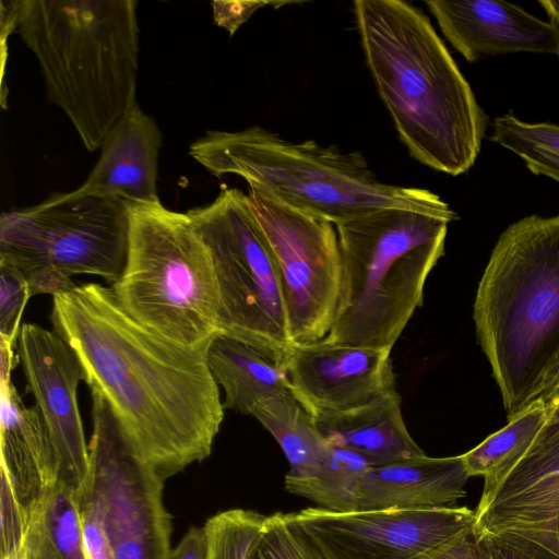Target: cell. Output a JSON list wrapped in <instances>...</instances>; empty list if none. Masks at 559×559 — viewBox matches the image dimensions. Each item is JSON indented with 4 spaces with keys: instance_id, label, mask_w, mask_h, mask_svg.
Returning a JSON list of instances; mask_svg holds the SVG:
<instances>
[{
    "instance_id": "33",
    "label": "cell",
    "mask_w": 559,
    "mask_h": 559,
    "mask_svg": "<svg viewBox=\"0 0 559 559\" xmlns=\"http://www.w3.org/2000/svg\"><path fill=\"white\" fill-rule=\"evenodd\" d=\"M0 559H25L23 537L26 516L7 483L0 486Z\"/></svg>"
},
{
    "instance_id": "36",
    "label": "cell",
    "mask_w": 559,
    "mask_h": 559,
    "mask_svg": "<svg viewBox=\"0 0 559 559\" xmlns=\"http://www.w3.org/2000/svg\"><path fill=\"white\" fill-rule=\"evenodd\" d=\"M209 540L204 526H191L167 559H207Z\"/></svg>"
},
{
    "instance_id": "2",
    "label": "cell",
    "mask_w": 559,
    "mask_h": 559,
    "mask_svg": "<svg viewBox=\"0 0 559 559\" xmlns=\"http://www.w3.org/2000/svg\"><path fill=\"white\" fill-rule=\"evenodd\" d=\"M366 63L412 157L450 176L479 155L487 116L428 16L403 0H356Z\"/></svg>"
},
{
    "instance_id": "12",
    "label": "cell",
    "mask_w": 559,
    "mask_h": 559,
    "mask_svg": "<svg viewBox=\"0 0 559 559\" xmlns=\"http://www.w3.org/2000/svg\"><path fill=\"white\" fill-rule=\"evenodd\" d=\"M325 559H411L475 527L466 507L289 513Z\"/></svg>"
},
{
    "instance_id": "11",
    "label": "cell",
    "mask_w": 559,
    "mask_h": 559,
    "mask_svg": "<svg viewBox=\"0 0 559 559\" xmlns=\"http://www.w3.org/2000/svg\"><path fill=\"white\" fill-rule=\"evenodd\" d=\"M92 396L85 483L102 509L114 559H167L173 532L165 481L131 448L107 403Z\"/></svg>"
},
{
    "instance_id": "14",
    "label": "cell",
    "mask_w": 559,
    "mask_h": 559,
    "mask_svg": "<svg viewBox=\"0 0 559 559\" xmlns=\"http://www.w3.org/2000/svg\"><path fill=\"white\" fill-rule=\"evenodd\" d=\"M391 349L326 338L292 344L290 391L313 417L362 406L395 389Z\"/></svg>"
},
{
    "instance_id": "38",
    "label": "cell",
    "mask_w": 559,
    "mask_h": 559,
    "mask_svg": "<svg viewBox=\"0 0 559 559\" xmlns=\"http://www.w3.org/2000/svg\"><path fill=\"white\" fill-rule=\"evenodd\" d=\"M538 3L549 16L550 23L559 27V0H540Z\"/></svg>"
},
{
    "instance_id": "34",
    "label": "cell",
    "mask_w": 559,
    "mask_h": 559,
    "mask_svg": "<svg viewBox=\"0 0 559 559\" xmlns=\"http://www.w3.org/2000/svg\"><path fill=\"white\" fill-rule=\"evenodd\" d=\"M290 1H213V19L216 25L233 36L259 9L266 5L280 8Z\"/></svg>"
},
{
    "instance_id": "37",
    "label": "cell",
    "mask_w": 559,
    "mask_h": 559,
    "mask_svg": "<svg viewBox=\"0 0 559 559\" xmlns=\"http://www.w3.org/2000/svg\"><path fill=\"white\" fill-rule=\"evenodd\" d=\"M559 397V358L555 362V365L547 372L546 377L543 380L540 390L534 400V402H539L545 406L551 404L555 400ZM533 402V403H534ZM531 405V404H530Z\"/></svg>"
},
{
    "instance_id": "19",
    "label": "cell",
    "mask_w": 559,
    "mask_h": 559,
    "mask_svg": "<svg viewBox=\"0 0 559 559\" xmlns=\"http://www.w3.org/2000/svg\"><path fill=\"white\" fill-rule=\"evenodd\" d=\"M289 346L218 333L206 357L212 376L224 391L223 406L250 415L260 402L290 391Z\"/></svg>"
},
{
    "instance_id": "3",
    "label": "cell",
    "mask_w": 559,
    "mask_h": 559,
    "mask_svg": "<svg viewBox=\"0 0 559 559\" xmlns=\"http://www.w3.org/2000/svg\"><path fill=\"white\" fill-rule=\"evenodd\" d=\"M135 0H20L16 31L88 152L136 103Z\"/></svg>"
},
{
    "instance_id": "32",
    "label": "cell",
    "mask_w": 559,
    "mask_h": 559,
    "mask_svg": "<svg viewBox=\"0 0 559 559\" xmlns=\"http://www.w3.org/2000/svg\"><path fill=\"white\" fill-rule=\"evenodd\" d=\"M86 559H114L100 506L88 484L75 491Z\"/></svg>"
},
{
    "instance_id": "17",
    "label": "cell",
    "mask_w": 559,
    "mask_h": 559,
    "mask_svg": "<svg viewBox=\"0 0 559 559\" xmlns=\"http://www.w3.org/2000/svg\"><path fill=\"white\" fill-rule=\"evenodd\" d=\"M469 477L462 455L424 454L369 467L358 490L356 511L450 507L466 495L464 487Z\"/></svg>"
},
{
    "instance_id": "8",
    "label": "cell",
    "mask_w": 559,
    "mask_h": 559,
    "mask_svg": "<svg viewBox=\"0 0 559 559\" xmlns=\"http://www.w3.org/2000/svg\"><path fill=\"white\" fill-rule=\"evenodd\" d=\"M129 228L121 199L56 193L1 214L0 261L23 272L29 297L71 290L80 274L112 285L126 267Z\"/></svg>"
},
{
    "instance_id": "28",
    "label": "cell",
    "mask_w": 559,
    "mask_h": 559,
    "mask_svg": "<svg viewBox=\"0 0 559 559\" xmlns=\"http://www.w3.org/2000/svg\"><path fill=\"white\" fill-rule=\"evenodd\" d=\"M266 515L246 509H230L211 516L205 523L207 559H248L250 548Z\"/></svg>"
},
{
    "instance_id": "23",
    "label": "cell",
    "mask_w": 559,
    "mask_h": 559,
    "mask_svg": "<svg viewBox=\"0 0 559 559\" xmlns=\"http://www.w3.org/2000/svg\"><path fill=\"white\" fill-rule=\"evenodd\" d=\"M547 423V407L534 402L508 419V424L462 454L468 475L484 477L478 506L486 503L502 480L526 453Z\"/></svg>"
},
{
    "instance_id": "30",
    "label": "cell",
    "mask_w": 559,
    "mask_h": 559,
    "mask_svg": "<svg viewBox=\"0 0 559 559\" xmlns=\"http://www.w3.org/2000/svg\"><path fill=\"white\" fill-rule=\"evenodd\" d=\"M477 535L487 559H559V542L539 532L502 530Z\"/></svg>"
},
{
    "instance_id": "29",
    "label": "cell",
    "mask_w": 559,
    "mask_h": 559,
    "mask_svg": "<svg viewBox=\"0 0 559 559\" xmlns=\"http://www.w3.org/2000/svg\"><path fill=\"white\" fill-rule=\"evenodd\" d=\"M248 559H325L289 513H274L254 539Z\"/></svg>"
},
{
    "instance_id": "4",
    "label": "cell",
    "mask_w": 559,
    "mask_h": 559,
    "mask_svg": "<svg viewBox=\"0 0 559 559\" xmlns=\"http://www.w3.org/2000/svg\"><path fill=\"white\" fill-rule=\"evenodd\" d=\"M473 319L511 419L534 402L559 358V215H530L500 235Z\"/></svg>"
},
{
    "instance_id": "1",
    "label": "cell",
    "mask_w": 559,
    "mask_h": 559,
    "mask_svg": "<svg viewBox=\"0 0 559 559\" xmlns=\"http://www.w3.org/2000/svg\"><path fill=\"white\" fill-rule=\"evenodd\" d=\"M51 323L76 354L90 391L164 481L210 456L224 406L209 345H181L146 329L97 283L52 297Z\"/></svg>"
},
{
    "instance_id": "20",
    "label": "cell",
    "mask_w": 559,
    "mask_h": 559,
    "mask_svg": "<svg viewBox=\"0 0 559 559\" xmlns=\"http://www.w3.org/2000/svg\"><path fill=\"white\" fill-rule=\"evenodd\" d=\"M401 403L394 389L362 406L319 415L316 425L329 444L360 455L370 467L421 456L425 453L406 428Z\"/></svg>"
},
{
    "instance_id": "16",
    "label": "cell",
    "mask_w": 559,
    "mask_h": 559,
    "mask_svg": "<svg viewBox=\"0 0 559 559\" xmlns=\"http://www.w3.org/2000/svg\"><path fill=\"white\" fill-rule=\"evenodd\" d=\"M162 144L156 121L135 105L108 132L95 166L70 193L133 203L160 201L157 181Z\"/></svg>"
},
{
    "instance_id": "9",
    "label": "cell",
    "mask_w": 559,
    "mask_h": 559,
    "mask_svg": "<svg viewBox=\"0 0 559 559\" xmlns=\"http://www.w3.org/2000/svg\"><path fill=\"white\" fill-rule=\"evenodd\" d=\"M187 214L212 258L222 332L290 346L277 269L247 193L224 188L210 204Z\"/></svg>"
},
{
    "instance_id": "31",
    "label": "cell",
    "mask_w": 559,
    "mask_h": 559,
    "mask_svg": "<svg viewBox=\"0 0 559 559\" xmlns=\"http://www.w3.org/2000/svg\"><path fill=\"white\" fill-rule=\"evenodd\" d=\"M28 284L22 271L0 261V343L15 348L20 321L29 299Z\"/></svg>"
},
{
    "instance_id": "27",
    "label": "cell",
    "mask_w": 559,
    "mask_h": 559,
    "mask_svg": "<svg viewBox=\"0 0 559 559\" xmlns=\"http://www.w3.org/2000/svg\"><path fill=\"white\" fill-rule=\"evenodd\" d=\"M475 531H534L559 542V486L526 502L476 513Z\"/></svg>"
},
{
    "instance_id": "21",
    "label": "cell",
    "mask_w": 559,
    "mask_h": 559,
    "mask_svg": "<svg viewBox=\"0 0 559 559\" xmlns=\"http://www.w3.org/2000/svg\"><path fill=\"white\" fill-rule=\"evenodd\" d=\"M250 416L280 444L290 466L287 476L309 477L321 467L330 444L319 432L314 417L292 391L260 402Z\"/></svg>"
},
{
    "instance_id": "24",
    "label": "cell",
    "mask_w": 559,
    "mask_h": 559,
    "mask_svg": "<svg viewBox=\"0 0 559 559\" xmlns=\"http://www.w3.org/2000/svg\"><path fill=\"white\" fill-rule=\"evenodd\" d=\"M559 486V421L546 423L490 499L475 512L522 503Z\"/></svg>"
},
{
    "instance_id": "7",
    "label": "cell",
    "mask_w": 559,
    "mask_h": 559,
    "mask_svg": "<svg viewBox=\"0 0 559 559\" xmlns=\"http://www.w3.org/2000/svg\"><path fill=\"white\" fill-rule=\"evenodd\" d=\"M126 267L110 288L121 308L146 329L181 345L203 347L222 333L210 251L186 213L160 201L127 202Z\"/></svg>"
},
{
    "instance_id": "15",
    "label": "cell",
    "mask_w": 559,
    "mask_h": 559,
    "mask_svg": "<svg viewBox=\"0 0 559 559\" xmlns=\"http://www.w3.org/2000/svg\"><path fill=\"white\" fill-rule=\"evenodd\" d=\"M450 44L468 61L518 52L558 53L559 27L499 0L425 1Z\"/></svg>"
},
{
    "instance_id": "39",
    "label": "cell",
    "mask_w": 559,
    "mask_h": 559,
    "mask_svg": "<svg viewBox=\"0 0 559 559\" xmlns=\"http://www.w3.org/2000/svg\"><path fill=\"white\" fill-rule=\"evenodd\" d=\"M547 423L559 421V397L547 405Z\"/></svg>"
},
{
    "instance_id": "22",
    "label": "cell",
    "mask_w": 559,
    "mask_h": 559,
    "mask_svg": "<svg viewBox=\"0 0 559 559\" xmlns=\"http://www.w3.org/2000/svg\"><path fill=\"white\" fill-rule=\"evenodd\" d=\"M25 559H86L75 491L56 481L26 515Z\"/></svg>"
},
{
    "instance_id": "18",
    "label": "cell",
    "mask_w": 559,
    "mask_h": 559,
    "mask_svg": "<svg viewBox=\"0 0 559 559\" xmlns=\"http://www.w3.org/2000/svg\"><path fill=\"white\" fill-rule=\"evenodd\" d=\"M1 472L27 515L58 481L53 444L36 406L23 403L11 377H1Z\"/></svg>"
},
{
    "instance_id": "13",
    "label": "cell",
    "mask_w": 559,
    "mask_h": 559,
    "mask_svg": "<svg viewBox=\"0 0 559 559\" xmlns=\"http://www.w3.org/2000/svg\"><path fill=\"white\" fill-rule=\"evenodd\" d=\"M15 348L27 392L34 396L56 451L58 481L78 491L90 468L78 404L83 380L80 360L58 333L36 323L22 324Z\"/></svg>"
},
{
    "instance_id": "25",
    "label": "cell",
    "mask_w": 559,
    "mask_h": 559,
    "mask_svg": "<svg viewBox=\"0 0 559 559\" xmlns=\"http://www.w3.org/2000/svg\"><path fill=\"white\" fill-rule=\"evenodd\" d=\"M369 464L360 455L330 444L321 467L311 476H285V489L318 508L349 513L356 511L357 495Z\"/></svg>"
},
{
    "instance_id": "10",
    "label": "cell",
    "mask_w": 559,
    "mask_h": 559,
    "mask_svg": "<svg viewBox=\"0 0 559 559\" xmlns=\"http://www.w3.org/2000/svg\"><path fill=\"white\" fill-rule=\"evenodd\" d=\"M247 197L277 269L293 344L324 338L342 287L335 224L260 189L249 188Z\"/></svg>"
},
{
    "instance_id": "5",
    "label": "cell",
    "mask_w": 559,
    "mask_h": 559,
    "mask_svg": "<svg viewBox=\"0 0 559 559\" xmlns=\"http://www.w3.org/2000/svg\"><path fill=\"white\" fill-rule=\"evenodd\" d=\"M189 155L216 177L239 176L249 188L335 225L390 207L457 219L427 189L380 181L361 152L344 153L313 140L292 142L260 126L206 131L191 143Z\"/></svg>"
},
{
    "instance_id": "6",
    "label": "cell",
    "mask_w": 559,
    "mask_h": 559,
    "mask_svg": "<svg viewBox=\"0 0 559 559\" xmlns=\"http://www.w3.org/2000/svg\"><path fill=\"white\" fill-rule=\"evenodd\" d=\"M450 221L407 209H382L335 225L341 294L330 342L392 348L423 305L426 280L444 254Z\"/></svg>"
},
{
    "instance_id": "35",
    "label": "cell",
    "mask_w": 559,
    "mask_h": 559,
    "mask_svg": "<svg viewBox=\"0 0 559 559\" xmlns=\"http://www.w3.org/2000/svg\"><path fill=\"white\" fill-rule=\"evenodd\" d=\"M411 559H487L475 527Z\"/></svg>"
},
{
    "instance_id": "26",
    "label": "cell",
    "mask_w": 559,
    "mask_h": 559,
    "mask_svg": "<svg viewBox=\"0 0 559 559\" xmlns=\"http://www.w3.org/2000/svg\"><path fill=\"white\" fill-rule=\"evenodd\" d=\"M490 141L518 155L533 174L559 183V124L527 122L509 112L493 120Z\"/></svg>"
},
{
    "instance_id": "40",
    "label": "cell",
    "mask_w": 559,
    "mask_h": 559,
    "mask_svg": "<svg viewBox=\"0 0 559 559\" xmlns=\"http://www.w3.org/2000/svg\"><path fill=\"white\" fill-rule=\"evenodd\" d=\"M557 56L559 57V50H558V53H557Z\"/></svg>"
}]
</instances>
